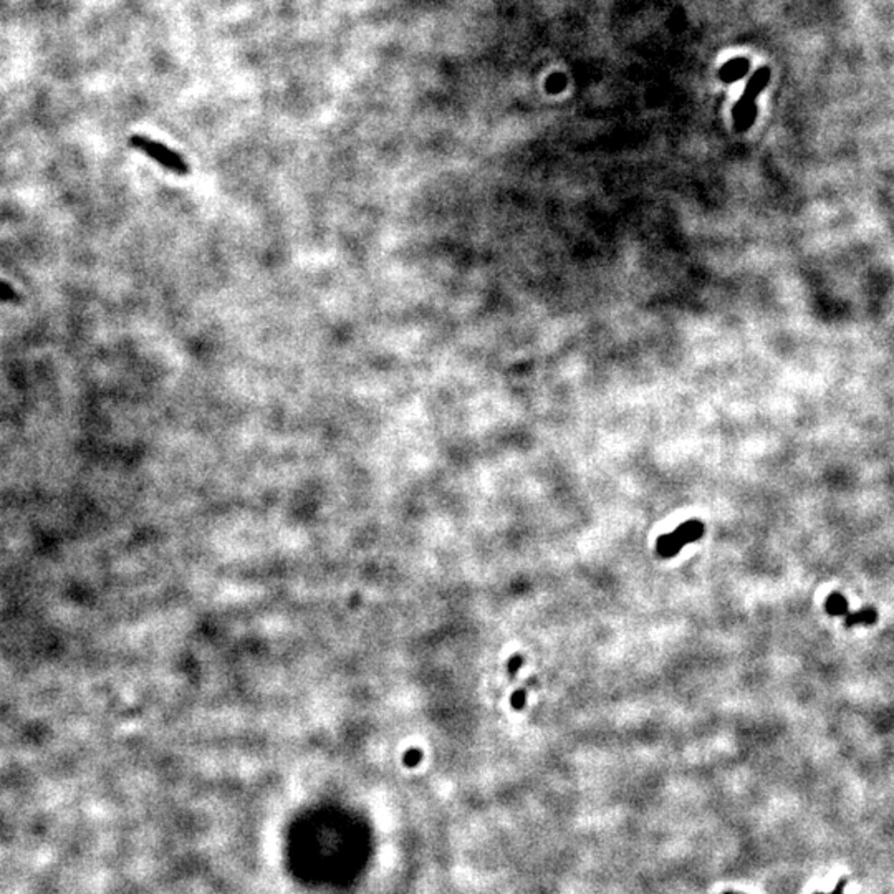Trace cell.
<instances>
[{
	"instance_id": "obj_9",
	"label": "cell",
	"mask_w": 894,
	"mask_h": 894,
	"mask_svg": "<svg viewBox=\"0 0 894 894\" xmlns=\"http://www.w3.org/2000/svg\"><path fill=\"white\" fill-rule=\"evenodd\" d=\"M565 85H567L565 75H551L547 82V90L550 93H558L560 90H563Z\"/></svg>"
},
{
	"instance_id": "obj_3",
	"label": "cell",
	"mask_w": 894,
	"mask_h": 894,
	"mask_svg": "<svg viewBox=\"0 0 894 894\" xmlns=\"http://www.w3.org/2000/svg\"><path fill=\"white\" fill-rule=\"evenodd\" d=\"M674 535H676L682 545H686V543H693L704 535V524H701L699 520H689L686 522V524L679 525L677 529L674 530Z\"/></svg>"
},
{
	"instance_id": "obj_4",
	"label": "cell",
	"mask_w": 894,
	"mask_h": 894,
	"mask_svg": "<svg viewBox=\"0 0 894 894\" xmlns=\"http://www.w3.org/2000/svg\"><path fill=\"white\" fill-rule=\"evenodd\" d=\"M747 70H749V62L745 60V58H736V60L725 63L722 70H720L719 77L720 80H724V82H736V80L744 77V75L747 73Z\"/></svg>"
},
{
	"instance_id": "obj_13",
	"label": "cell",
	"mask_w": 894,
	"mask_h": 894,
	"mask_svg": "<svg viewBox=\"0 0 894 894\" xmlns=\"http://www.w3.org/2000/svg\"><path fill=\"white\" fill-rule=\"evenodd\" d=\"M843 889H845V879H841L840 883L837 884V888H834V891H832L830 894H843ZM817 894H825V893H817Z\"/></svg>"
},
{
	"instance_id": "obj_10",
	"label": "cell",
	"mask_w": 894,
	"mask_h": 894,
	"mask_svg": "<svg viewBox=\"0 0 894 894\" xmlns=\"http://www.w3.org/2000/svg\"><path fill=\"white\" fill-rule=\"evenodd\" d=\"M423 752L419 749H409L403 756V762L406 767H416L417 763H421V760H423Z\"/></svg>"
},
{
	"instance_id": "obj_5",
	"label": "cell",
	"mask_w": 894,
	"mask_h": 894,
	"mask_svg": "<svg viewBox=\"0 0 894 894\" xmlns=\"http://www.w3.org/2000/svg\"><path fill=\"white\" fill-rule=\"evenodd\" d=\"M682 547H684V545H682V543L679 542V538L673 532V533L663 535V537L657 538L656 551H657V555L663 556V558H670V556L677 555L679 551H681Z\"/></svg>"
},
{
	"instance_id": "obj_2",
	"label": "cell",
	"mask_w": 894,
	"mask_h": 894,
	"mask_svg": "<svg viewBox=\"0 0 894 894\" xmlns=\"http://www.w3.org/2000/svg\"><path fill=\"white\" fill-rule=\"evenodd\" d=\"M770 80V70L767 66L763 69L757 70L754 73V77L749 80L747 86H745V91L742 93L740 100L737 101L736 108H733V123H736V128L739 131H745V129L750 128V125L754 123L757 115V108H756V100L763 88L767 86Z\"/></svg>"
},
{
	"instance_id": "obj_12",
	"label": "cell",
	"mask_w": 894,
	"mask_h": 894,
	"mask_svg": "<svg viewBox=\"0 0 894 894\" xmlns=\"http://www.w3.org/2000/svg\"><path fill=\"white\" fill-rule=\"evenodd\" d=\"M522 664H524V657H522V656H512V657H510V661L507 664L509 674H512V676H513V674H517V670L522 668Z\"/></svg>"
},
{
	"instance_id": "obj_6",
	"label": "cell",
	"mask_w": 894,
	"mask_h": 894,
	"mask_svg": "<svg viewBox=\"0 0 894 894\" xmlns=\"http://www.w3.org/2000/svg\"><path fill=\"white\" fill-rule=\"evenodd\" d=\"M876 619H878V611L868 606V608H863V610L856 611V613L846 614L845 625L848 628L856 626V625L870 626V625H875Z\"/></svg>"
},
{
	"instance_id": "obj_8",
	"label": "cell",
	"mask_w": 894,
	"mask_h": 894,
	"mask_svg": "<svg viewBox=\"0 0 894 894\" xmlns=\"http://www.w3.org/2000/svg\"><path fill=\"white\" fill-rule=\"evenodd\" d=\"M17 300H19V295H17L15 290L8 284H6V282L0 280V302L14 303Z\"/></svg>"
},
{
	"instance_id": "obj_7",
	"label": "cell",
	"mask_w": 894,
	"mask_h": 894,
	"mask_svg": "<svg viewBox=\"0 0 894 894\" xmlns=\"http://www.w3.org/2000/svg\"><path fill=\"white\" fill-rule=\"evenodd\" d=\"M826 613L832 617H846L850 613L848 600L841 593H832L825 601Z\"/></svg>"
},
{
	"instance_id": "obj_11",
	"label": "cell",
	"mask_w": 894,
	"mask_h": 894,
	"mask_svg": "<svg viewBox=\"0 0 894 894\" xmlns=\"http://www.w3.org/2000/svg\"><path fill=\"white\" fill-rule=\"evenodd\" d=\"M525 701H527V693H525V691H522V689L516 691V693L512 694V699H510V702H512V707L516 711L524 709Z\"/></svg>"
},
{
	"instance_id": "obj_14",
	"label": "cell",
	"mask_w": 894,
	"mask_h": 894,
	"mask_svg": "<svg viewBox=\"0 0 894 894\" xmlns=\"http://www.w3.org/2000/svg\"><path fill=\"white\" fill-rule=\"evenodd\" d=\"M725 894H733V893H725Z\"/></svg>"
},
{
	"instance_id": "obj_1",
	"label": "cell",
	"mask_w": 894,
	"mask_h": 894,
	"mask_svg": "<svg viewBox=\"0 0 894 894\" xmlns=\"http://www.w3.org/2000/svg\"><path fill=\"white\" fill-rule=\"evenodd\" d=\"M129 146L133 149L139 151V153L149 156L153 161L158 164H161L163 167H166L167 171L174 172L178 176H188L191 172V167L185 159L181 156L178 151L171 149L163 143L153 141V139L141 136V134H134V136L129 138Z\"/></svg>"
}]
</instances>
